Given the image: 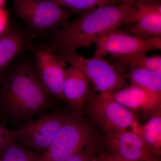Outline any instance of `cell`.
I'll return each mask as SVG.
<instances>
[{
    "label": "cell",
    "mask_w": 161,
    "mask_h": 161,
    "mask_svg": "<svg viewBox=\"0 0 161 161\" xmlns=\"http://www.w3.org/2000/svg\"><path fill=\"white\" fill-rule=\"evenodd\" d=\"M136 12L135 7L121 3L81 13L74 21L61 26L45 49L57 55L89 48L109 32L132 24Z\"/></svg>",
    "instance_id": "6da1fadb"
},
{
    "label": "cell",
    "mask_w": 161,
    "mask_h": 161,
    "mask_svg": "<svg viewBox=\"0 0 161 161\" xmlns=\"http://www.w3.org/2000/svg\"><path fill=\"white\" fill-rule=\"evenodd\" d=\"M1 95L6 109L15 118H30L43 113L50 105L51 95L41 83L37 70L26 64L9 76Z\"/></svg>",
    "instance_id": "7a4b0ae2"
},
{
    "label": "cell",
    "mask_w": 161,
    "mask_h": 161,
    "mask_svg": "<svg viewBox=\"0 0 161 161\" xmlns=\"http://www.w3.org/2000/svg\"><path fill=\"white\" fill-rule=\"evenodd\" d=\"M57 55L81 71L99 94L112 93L126 86L127 76L122 70L124 68L113 65L102 57L86 58L76 51Z\"/></svg>",
    "instance_id": "3957f363"
},
{
    "label": "cell",
    "mask_w": 161,
    "mask_h": 161,
    "mask_svg": "<svg viewBox=\"0 0 161 161\" xmlns=\"http://www.w3.org/2000/svg\"><path fill=\"white\" fill-rule=\"evenodd\" d=\"M91 126L80 115H69L39 161H64L92 144Z\"/></svg>",
    "instance_id": "277c9868"
},
{
    "label": "cell",
    "mask_w": 161,
    "mask_h": 161,
    "mask_svg": "<svg viewBox=\"0 0 161 161\" xmlns=\"http://www.w3.org/2000/svg\"><path fill=\"white\" fill-rule=\"evenodd\" d=\"M17 14L36 32L49 31L68 23L71 14L50 0H14Z\"/></svg>",
    "instance_id": "5b68a950"
},
{
    "label": "cell",
    "mask_w": 161,
    "mask_h": 161,
    "mask_svg": "<svg viewBox=\"0 0 161 161\" xmlns=\"http://www.w3.org/2000/svg\"><path fill=\"white\" fill-rule=\"evenodd\" d=\"M88 114L106 132L134 130L138 126L137 118L132 111L103 94L88 96Z\"/></svg>",
    "instance_id": "8992f818"
},
{
    "label": "cell",
    "mask_w": 161,
    "mask_h": 161,
    "mask_svg": "<svg viewBox=\"0 0 161 161\" xmlns=\"http://www.w3.org/2000/svg\"><path fill=\"white\" fill-rule=\"evenodd\" d=\"M95 44V56L111 55L114 58H124L161 50V37L144 39L117 29L105 35Z\"/></svg>",
    "instance_id": "52a82bcc"
},
{
    "label": "cell",
    "mask_w": 161,
    "mask_h": 161,
    "mask_svg": "<svg viewBox=\"0 0 161 161\" xmlns=\"http://www.w3.org/2000/svg\"><path fill=\"white\" fill-rule=\"evenodd\" d=\"M69 115L64 112H53L30 120L18 129L19 134L17 141L36 153H43Z\"/></svg>",
    "instance_id": "ba28073f"
},
{
    "label": "cell",
    "mask_w": 161,
    "mask_h": 161,
    "mask_svg": "<svg viewBox=\"0 0 161 161\" xmlns=\"http://www.w3.org/2000/svg\"><path fill=\"white\" fill-rule=\"evenodd\" d=\"M104 143L110 154L128 161H160L140 135L132 130L107 132Z\"/></svg>",
    "instance_id": "9c48e42d"
},
{
    "label": "cell",
    "mask_w": 161,
    "mask_h": 161,
    "mask_svg": "<svg viewBox=\"0 0 161 161\" xmlns=\"http://www.w3.org/2000/svg\"><path fill=\"white\" fill-rule=\"evenodd\" d=\"M35 58L37 72L43 86L51 96L64 102L62 87L66 63L46 49L37 52Z\"/></svg>",
    "instance_id": "30bf717a"
},
{
    "label": "cell",
    "mask_w": 161,
    "mask_h": 161,
    "mask_svg": "<svg viewBox=\"0 0 161 161\" xmlns=\"http://www.w3.org/2000/svg\"><path fill=\"white\" fill-rule=\"evenodd\" d=\"M134 23L129 26L128 33L138 37H161V6L157 0H145L135 6Z\"/></svg>",
    "instance_id": "8fae6325"
},
{
    "label": "cell",
    "mask_w": 161,
    "mask_h": 161,
    "mask_svg": "<svg viewBox=\"0 0 161 161\" xmlns=\"http://www.w3.org/2000/svg\"><path fill=\"white\" fill-rule=\"evenodd\" d=\"M133 112L160 110L161 96L131 85L111 93L103 94Z\"/></svg>",
    "instance_id": "7c38bea8"
},
{
    "label": "cell",
    "mask_w": 161,
    "mask_h": 161,
    "mask_svg": "<svg viewBox=\"0 0 161 161\" xmlns=\"http://www.w3.org/2000/svg\"><path fill=\"white\" fill-rule=\"evenodd\" d=\"M89 81L76 67L66 69L62 92L64 102L68 103L74 114L80 115L89 92Z\"/></svg>",
    "instance_id": "4fadbf2b"
},
{
    "label": "cell",
    "mask_w": 161,
    "mask_h": 161,
    "mask_svg": "<svg viewBox=\"0 0 161 161\" xmlns=\"http://www.w3.org/2000/svg\"><path fill=\"white\" fill-rule=\"evenodd\" d=\"M27 43L26 38L20 32L7 29L0 35V74Z\"/></svg>",
    "instance_id": "5bb4252c"
},
{
    "label": "cell",
    "mask_w": 161,
    "mask_h": 161,
    "mask_svg": "<svg viewBox=\"0 0 161 161\" xmlns=\"http://www.w3.org/2000/svg\"><path fill=\"white\" fill-rule=\"evenodd\" d=\"M134 132L141 136L150 151L160 157L161 154V110L144 125L139 126Z\"/></svg>",
    "instance_id": "9a60e30c"
},
{
    "label": "cell",
    "mask_w": 161,
    "mask_h": 161,
    "mask_svg": "<svg viewBox=\"0 0 161 161\" xmlns=\"http://www.w3.org/2000/svg\"><path fill=\"white\" fill-rule=\"evenodd\" d=\"M127 79L131 85L161 96V73L144 69L129 67Z\"/></svg>",
    "instance_id": "2e32d148"
},
{
    "label": "cell",
    "mask_w": 161,
    "mask_h": 161,
    "mask_svg": "<svg viewBox=\"0 0 161 161\" xmlns=\"http://www.w3.org/2000/svg\"><path fill=\"white\" fill-rule=\"evenodd\" d=\"M114 58L117 65L121 67L138 68L161 73L160 56H147V54H144Z\"/></svg>",
    "instance_id": "e0dca14e"
},
{
    "label": "cell",
    "mask_w": 161,
    "mask_h": 161,
    "mask_svg": "<svg viewBox=\"0 0 161 161\" xmlns=\"http://www.w3.org/2000/svg\"><path fill=\"white\" fill-rule=\"evenodd\" d=\"M40 155L13 142L0 150V161H39Z\"/></svg>",
    "instance_id": "ac0fdd59"
},
{
    "label": "cell",
    "mask_w": 161,
    "mask_h": 161,
    "mask_svg": "<svg viewBox=\"0 0 161 161\" xmlns=\"http://www.w3.org/2000/svg\"><path fill=\"white\" fill-rule=\"evenodd\" d=\"M62 8L84 12L109 5L121 4L119 0H50Z\"/></svg>",
    "instance_id": "d6986e66"
},
{
    "label": "cell",
    "mask_w": 161,
    "mask_h": 161,
    "mask_svg": "<svg viewBox=\"0 0 161 161\" xmlns=\"http://www.w3.org/2000/svg\"><path fill=\"white\" fill-rule=\"evenodd\" d=\"M19 134L18 130H9L5 125L0 124V150L9 144L16 142Z\"/></svg>",
    "instance_id": "ffe728a7"
},
{
    "label": "cell",
    "mask_w": 161,
    "mask_h": 161,
    "mask_svg": "<svg viewBox=\"0 0 161 161\" xmlns=\"http://www.w3.org/2000/svg\"><path fill=\"white\" fill-rule=\"evenodd\" d=\"M93 151L91 144L64 161H90L93 156Z\"/></svg>",
    "instance_id": "44dd1931"
},
{
    "label": "cell",
    "mask_w": 161,
    "mask_h": 161,
    "mask_svg": "<svg viewBox=\"0 0 161 161\" xmlns=\"http://www.w3.org/2000/svg\"><path fill=\"white\" fill-rule=\"evenodd\" d=\"M8 23V13L3 8H0V35L7 30Z\"/></svg>",
    "instance_id": "7402d4cb"
},
{
    "label": "cell",
    "mask_w": 161,
    "mask_h": 161,
    "mask_svg": "<svg viewBox=\"0 0 161 161\" xmlns=\"http://www.w3.org/2000/svg\"><path fill=\"white\" fill-rule=\"evenodd\" d=\"M145 0H119L120 3L127 4L130 6L135 7L137 3Z\"/></svg>",
    "instance_id": "603a6c76"
},
{
    "label": "cell",
    "mask_w": 161,
    "mask_h": 161,
    "mask_svg": "<svg viewBox=\"0 0 161 161\" xmlns=\"http://www.w3.org/2000/svg\"><path fill=\"white\" fill-rule=\"evenodd\" d=\"M105 155L106 156L107 158L110 161H128L119 158L115 156L112 155L110 153L105 154Z\"/></svg>",
    "instance_id": "cb8c5ba5"
},
{
    "label": "cell",
    "mask_w": 161,
    "mask_h": 161,
    "mask_svg": "<svg viewBox=\"0 0 161 161\" xmlns=\"http://www.w3.org/2000/svg\"><path fill=\"white\" fill-rule=\"evenodd\" d=\"M100 158H101L102 161H110L108 159V158H107L105 154H103V155H101Z\"/></svg>",
    "instance_id": "d4e9b609"
},
{
    "label": "cell",
    "mask_w": 161,
    "mask_h": 161,
    "mask_svg": "<svg viewBox=\"0 0 161 161\" xmlns=\"http://www.w3.org/2000/svg\"><path fill=\"white\" fill-rule=\"evenodd\" d=\"M102 161L101 158L100 157L99 158H96L95 157L93 156L91 159V161Z\"/></svg>",
    "instance_id": "484cf974"
},
{
    "label": "cell",
    "mask_w": 161,
    "mask_h": 161,
    "mask_svg": "<svg viewBox=\"0 0 161 161\" xmlns=\"http://www.w3.org/2000/svg\"><path fill=\"white\" fill-rule=\"evenodd\" d=\"M5 2V0H0V8H2Z\"/></svg>",
    "instance_id": "4316f807"
}]
</instances>
